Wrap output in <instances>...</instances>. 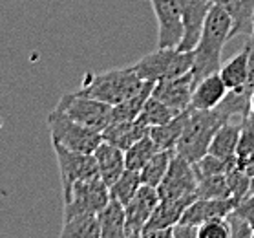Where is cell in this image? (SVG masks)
Instances as JSON below:
<instances>
[{
	"mask_svg": "<svg viewBox=\"0 0 254 238\" xmlns=\"http://www.w3.org/2000/svg\"><path fill=\"white\" fill-rule=\"evenodd\" d=\"M240 138H242V119L240 121L229 119L218 128V132L214 134L208 152L223 158V159H236Z\"/></svg>",
	"mask_w": 254,
	"mask_h": 238,
	"instance_id": "19",
	"label": "cell"
},
{
	"mask_svg": "<svg viewBox=\"0 0 254 238\" xmlns=\"http://www.w3.org/2000/svg\"><path fill=\"white\" fill-rule=\"evenodd\" d=\"M179 112H176L174 108H170L168 105H165L163 101L156 97H148V101L144 103L143 110L139 114V121L146 125L148 128L157 127V125H163V123H168L172 117L178 116Z\"/></svg>",
	"mask_w": 254,
	"mask_h": 238,
	"instance_id": "28",
	"label": "cell"
},
{
	"mask_svg": "<svg viewBox=\"0 0 254 238\" xmlns=\"http://www.w3.org/2000/svg\"><path fill=\"white\" fill-rule=\"evenodd\" d=\"M108 200L110 191L101 176L77 181L64 196V220L75 215H97Z\"/></svg>",
	"mask_w": 254,
	"mask_h": 238,
	"instance_id": "7",
	"label": "cell"
},
{
	"mask_svg": "<svg viewBox=\"0 0 254 238\" xmlns=\"http://www.w3.org/2000/svg\"><path fill=\"white\" fill-rule=\"evenodd\" d=\"M227 119L216 108L197 110L190 106L183 134L176 145V154L183 156L190 163H196L199 158H203L208 152L214 134L218 132V128Z\"/></svg>",
	"mask_w": 254,
	"mask_h": 238,
	"instance_id": "3",
	"label": "cell"
},
{
	"mask_svg": "<svg viewBox=\"0 0 254 238\" xmlns=\"http://www.w3.org/2000/svg\"><path fill=\"white\" fill-rule=\"evenodd\" d=\"M194 86H196L194 74L187 72L183 76L157 81L154 84V90H152V97L163 101L165 105H168L176 112H183L190 106Z\"/></svg>",
	"mask_w": 254,
	"mask_h": 238,
	"instance_id": "13",
	"label": "cell"
},
{
	"mask_svg": "<svg viewBox=\"0 0 254 238\" xmlns=\"http://www.w3.org/2000/svg\"><path fill=\"white\" fill-rule=\"evenodd\" d=\"M144 82L137 76V72L130 68H117V70H106L99 74H86L82 77L79 92L88 97L99 99L108 105H117L135 93Z\"/></svg>",
	"mask_w": 254,
	"mask_h": 238,
	"instance_id": "2",
	"label": "cell"
},
{
	"mask_svg": "<svg viewBox=\"0 0 254 238\" xmlns=\"http://www.w3.org/2000/svg\"><path fill=\"white\" fill-rule=\"evenodd\" d=\"M232 18L231 15L218 4H212L208 9L201 33L194 46V82L210 76L221 68V52L227 41L232 39Z\"/></svg>",
	"mask_w": 254,
	"mask_h": 238,
	"instance_id": "1",
	"label": "cell"
},
{
	"mask_svg": "<svg viewBox=\"0 0 254 238\" xmlns=\"http://www.w3.org/2000/svg\"><path fill=\"white\" fill-rule=\"evenodd\" d=\"M212 4V0H178V7L183 20V39L178 44V50L181 52L194 50L201 33L205 17Z\"/></svg>",
	"mask_w": 254,
	"mask_h": 238,
	"instance_id": "14",
	"label": "cell"
},
{
	"mask_svg": "<svg viewBox=\"0 0 254 238\" xmlns=\"http://www.w3.org/2000/svg\"><path fill=\"white\" fill-rule=\"evenodd\" d=\"M234 213H238L242 218H245V220H247L254 229V192H249L247 196L236 203Z\"/></svg>",
	"mask_w": 254,
	"mask_h": 238,
	"instance_id": "35",
	"label": "cell"
},
{
	"mask_svg": "<svg viewBox=\"0 0 254 238\" xmlns=\"http://www.w3.org/2000/svg\"><path fill=\"white\" fill-rule=\"evenodd\" d=\"M227 181H229V187H231V194L232 198L236 200V203L240 200L247 196L249 192H251V176L242 170V168L234 165V167L227 172Z\"/></svg>",
	"mask_w": 254,
	"mask_h": 238,
	"instance_id": "32",
	"label": "cell"
},
{
	"mask_svg": "<svg viewBox=\"0 0 254 238\" xmlns=\"http://www.w3.org/2000/svg\"><path fill=\"white\" fill-rule=\"evenodd\" d=\"M174 154H176V151H157L146 161V165L139 170L143 185H150V187H156V189L159 187V183H161L165 174H167L168 167H170Z\"/></svg>",
	"mask_w": 254,
	"mask_h": 238,
	"instance_id": "26",
	"label": "cell"
},
{
	"mask_svg": "<svg viewBox=\"0 0 254 238\" xmlns=\"http://www.w3.org/2000/svg\"><path fill=\"white\" fill-rule=\"evenodd\" d=\"M251 112L254 114V92L251 93Z\"/></svg>",
	"mask_w": 254,
	"mask_h": 238,
	"instance_id": "39",
	"label": "cell"
},
{
	"mask_svg": "<svg viewBox=\"0 0 254 238\" xmlns=\"http://www.w3.org/2000/svg\"><path fill=\"white\" fill-rule=\"evenodd\" d=\"M172 238H197V227L178 222L172 227Z\"/></svg>",
	"mask_w": 254,
	"mask_h": 238,
	"instance_id": "36",
	"label": "cell"
},
{
	"mask_svg": "<svg viewBox=\"0 0 254 238\" xmlns=\"http://www.w3.org/2000/svg\"><path fill=\"white\" fill-rule=\"evenodd\" d=\"M251 41L254 42V15H253V26H251Z\"/></svg>",
	"mask_w": 254,
	"mask_h": 238,
	"instance_id": "38",
	"label": "cell"
},
{
	"mask_svg": "<svg viewBox=\"0 0 254 238\" xmlns=\"http://www.w3.org/2000/svg\"><path fill=\"white\" fill-rule=\"evenodd\" d=\"M159 151L156 143L152 141L150 136H144L139 141H135L130 149L125 151V161H127V168L132 170H141L146 165V161L150 159L156 152Z\"/></svg>",
	"mask_w": 254,
	"mask_h": 238,
	"instance_id": "29",
	"label": "cell"
},
{
	"mask_svg": "<svg viewBox=\"0 0 254 238\" xmlns=\"http://www.w3.org/2000/svg\"><path fill=\"white\" fill-rule=\"evenodd\" d=\"M93 158L97 161L101 180L108 187L127 170L125 151L116 145H112V143H108V141H101L99 143L97 149L93 151Z\"/></svg>",
	"mask_w": 254,
	"mask_h": 238,
	"instance_id": "17",
	"label": "cell"
},
{
	"mask_svg": "<svg viewBox=\"0 0 254 238\" xmlns=\"http://www.w3.org/2000/svg\"><path fill=\"white\" fill-rule=\"evenodd\" d=\"M225 9L232 18V39L242 33H251L254 15V0H212Z\"/></svg>",
	"mask_w": 254,
	"mask_h": 238,
	"instance_id": "23",
	"label": "cell"
},
{
	"mask_svg": "<svg viewBox=\"0 0 254 238\" xmlns=\"http://www.w3.org/2000/svg\"><path fill=\"white\" fill-rule=\"evenodd\" d=\"M194 66V52H181L178 48H157L156 52L139 59L132 68L143 81H163L170 77L183 76L192 72Z\"/></svg>",
	"mask_w": 254,
	"mask_h": 238,
	"instance_id": "4",
	"label": "cell"
},
{
	"mask_svg": "<svg viewBox=\"0 0 254 238\" xmlns=\"http://www.w3.org/2000/svg\"><path fill=\"white\" fill-rule=\"evenodd\" d=\"M220 76L229 90H243L249 81V42L231 61L221 64Z\"/></svg>",
	"mask_w": 254,
	"mask_h": 238,
	"instance_id": "22",
	"label": "cell"
},
{
	"mask_svg": "<svg viewBox=\"0 0 254 238\" xmlns=\"http://www.w3.org/2000/svg\"><path fill=\"white\" fill-rule=\"evenodd\" d=\"M154 84H156V82L146 81L135 93H132V95L127 97L125 101H121V103H117V105L112 106V123L137 119L141 110H143L144 103H146L148 97L152 95Z\"/></svg>",
	"mask_w": 254,
	"mask_h": 238,
	"instance_id": "24",
	"label": "cell"
},
{
	"mask_svg": "<svg viewBox=\"0 0 254 238\" xmlns=\"http://www.w3.org/2000/svg\"><path fill=\"white\" fill-rule=\"evenodd\" d=\"M57 108L63 110L71 119H75L77 123H81L88 128H93V130H99V132H103L112 123V105L103 103L99 99L82 95L79 90L64 93L59 101Z\"/></svg>",
	"mask_w": 254,
	"mask_h": 238,
	"instance_id": "6",
	"label": "cell"
},
{
	"mask_svg": "<svg viewBox=\"0 0 254 238\" xmlns=\"http://www.w3.org/2000/svg\"><path fill=\"white\" fill-rule=\"evenodd\" d=\"M159 203V194L156 187L141 185L139 191L132 196V200L125 205L127 216V238L141 237L144 226L148 224L152 213Z\"/></svg>",
	"mask_w": 254,
	"mask_h": 238,
	"instance_id": "12",
	"label": "cell"
},
{
	"mask_svg": "<svg viewBox=\"0 0 254 238\" xmlns=\"http://www.w3.org/2000/svg\"><path fill=\"white\" fill-rule=\"evenodd\" d=\"M234 165H238V158L236 159H223V158L216 156V154L207 152L205 156L199 158V159L194 163V170H196L197 178H201V176L227 174Z\"/></svg>",
	"mask_w": 254,
	"mask_h": 238,
	"instance_id": "31",
	"label": "cell"
},
{
	"mask_svg": "<svg viewBox=\"0 0 254 238\" xmlns=\"http://www.w3.org/2000/svg\"><path fill=\"white\" fill-rule=\"evenodd\" d=\"M234 209H236L234 198H196L185 209L179 222L199 227L214 218H227Z\"/></svg>",
	"mask_w": 254,
	"mask_h": 238,
	"instance_id": "15",
	"label": "cell"
},
{
	"mask_svg": "<svg viewBox=\"0 0 254 238\" xmlns=\"http://www.w3.org/2000/svg\"><path fill=\"white\" fill-rule=\"evenodd\" d=\"M227 218H229V224H231L232 238H251V237H254L253 226H251L245 218H242L238 213H234V211H232Z\"/></svg>",
	"mask_w": 254,
	"mask_h": 238,
	"instance_id": "34",
	"label": "cell"
},
{
	"mask_svg": "<svg viewBox=\"0 0 254 238\" xmlns=\"http://www.w3.org/2000/svg\"><path fill=\"white\" fill-rule=\"evenodd\" d=\"M53 151H55L59 170H61V183H63L64 196L71 191V187L75 185L77 181L99 176L97 161H95L93 154L69 151L61 143H53Z\"/></svg>",
	"mask_w": 254,
	"mask_h": 238,
	"instance_id": "8",
	"label": "cell"
},
{
	"mask_svg": "<svg viewBox=\"0 0 254 238\" xmlns=\"http://www.w3.org/2000/svg\"><path fill=\"white\" fill-rule=\"evenodd\" d=\"M227 93H229V88L221 79L220 72H214L196 82L190 106L197 110H212L227 97Z\"/></svg>",
	"mask_w": 254,
	"mask_h": 238,
	"instance_id": "16",
	"label": "cell"
},
{
	"mask_svg": "<svg viewBox=\"0 0 254 238\" xmlns=\"http://www.w3.org/2000/svg\"><path fill=\"white\" fill-rule=\"evenodd\" d=\"M196 189L197 174L194 170V163L179 154H174L167 174L157 187L159 198H181L187 194H196Z\"/></svg>",
	"mask_w": 254,
	"mask_h": 238,
	"instance_id": "10",
	"label": "cell"
},
{
	"mask_svg": "<svg viewBox=\"0 0 254 238\" xmlns=\"http://www.w3.org/2000/svg\"><path fill=\"white\" fill-rule=\"evenodd\" d=\"M197 238H232L229 218H214L197 227Z\"/></svg>",
	"mask_w": 254,
	"mask_h": 238,
	"instance_id": "33",
	"label": "cell"
},
{
	"mask_svg": "<svg viewBox=\"0 0 254 238\" xmlns=\"http://www.w3.org/2000/svg\"><path fill=\"white\" fill-rule=\"evenodd\" d=\"M63 238H101L97 215H75L63 220Z\"/></svg>",
	"mask_w": 254,
	"mask_h": 238,
	"instance_id": "25",
	"label": "cell"
},
{
	"mask_svg": "<svg viewBox=\"0 0 254 238\" xmlns=\"http://www.w3.org/2000/svg\"><path fill=\"white\" fill-rule=\"evenodd\" d=\"M141 185H143V181H141L139 170L127 168V170H125V172H123V174L108 187V191H110V198H114V200H117V202H121L123 205H127V203L132 200L133 194L139 191V187Z\"/></svg>",
	"mask_w": 254,
	"mask_h": 238,
	"instance_id": "27",
	"label": "cell"
},
{
	"mask_svg": "<svg viewBox=\"0 0 254 238\" xmlns=\"http://www.w3.org/2000/svg\"><path fill=\"white\" fill-rule=\"evenodd\" d=\"M196 198L197 194H187L181 198H159V203L152 213L148 224L144 226L141 237L172 238V227L181 220L185 209Z\"/></svg>",
	"mask_w": 254,
	"mask_h": 238,
	"instance_id": "9",
	"label": "cell"
},
{
	"mask_svg": "<svg viewBox=\"0 0 254 238\" xmlns=\"http://www.w3.org/2000/svg\"><path fill=\"white\" fill-rule=\"evenodd\" d=\"M157 20V48H178L183 39V20L178 0H150Z\"/></svg>",
	"mask_w": 254,
	"mask_h": 238,
	"instance_id": "11",
	"label": "cell"
},
{
	"mask_svg": "<svg viewBox=\"0 0 254 238\" xmlns=\"http://www.w3.org/2000/svg\"><path fill=\"white\" fill-rule=\"evenodd\" d=\"M189 108L179 112L178 116L172 117L168 123L152 127L148 130V136L152 138V141L156 143V147L159 151H176V145H178L179 138L183 134V128H185V123L189 119Z\"/></svg>",
	"mask_w": 254,
	"mask_h": 238,
	"instance_id": "21",
	"label": "cell"
},
{
	"mask_svg": "<svg viewBox=\"0 0 254 238\" xmlns=\"http://www.w3.org/2000/svg\"><path fill=\"white\" fill-rule=\"evenodd\" d=\"M242 127H243V130H247L251 136H254V114L253 112H249L247 116L242 119Z\"/></svg>",
	"mask_w": 254,
	"mask_h": 238,
	"instance_id": "37",
	"label": "cell"
},
{
	"mask_svg": "<svg viewBox=\"0 0 254 238\" xmlns=\"http://www.w3.org/2000/svg\"><path fill=\"white\" fill-rule=\"evenodd\" d=\"M197 198H232L227 174H212L197 178Z\"/></svg>",
	"mask_w": 254,
	"mask_h": 238,
	"instance_id": "30",
	"label": "cell"
},
{
	"mask_svg": "<svg viewBox=\"0 0 254 238\" xmlns=\"http://www.w3.org/2000/svg\"><path fill=\"white\" fill-rule=\"evenodd\" d=\"M148 130L150 128L139 121V117L137 119H132V121H116L110 123L103 130V141H108L112 145L127 151L135 141H139L144 136H148Z\"/></svg>",
	"mask_w": 254,
	"mask_h": 238,
	"instance_id": "18",
	"label": "cell"
},
{
	"mask_svg": "<svg viewBox=\"0 0 254 238\" xmlns=\"http://www.w3.org/2000/svg\"><path fill=\"white\" fill-rule=\"evenodd\" d=\"M101 238H127V216L125 205L114 198L97 213Z\"/></svg>",
	"mask_w": 254,
	"mask_h": 238,
	"instance_id": "20",
	"label": "cell"
},
{
	"mask_svg": "<svg viewBox=\"0 0 254 238\" xmlns=\"http://www.w3.org/2000/svg\"><path fill=\"white\" fill-rule=\"evenodd\" d=\"M46 121L52 134V143H61L69 151L93 154L97 145L103 141V132L77 123L75 119L66 116L63 110H59L57 106L50 112Z\"/></svg>",
	"mask_w": 254,
	"mask_h": 238,
	"instance_id": "5",
	"label": "cell"
}]
</instances>
